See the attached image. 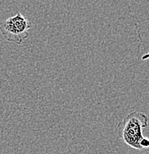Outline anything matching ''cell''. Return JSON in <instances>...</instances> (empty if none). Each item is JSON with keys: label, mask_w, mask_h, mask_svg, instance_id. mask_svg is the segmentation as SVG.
<instances>
[{"label": "cell", "mask_w": 149, "mask_h": 154, "mask_svg": "<svg viewBox=\"0 0 149 154\" xmlns=\"http://www.w3.org/2000/svg\"><path fill=\"white\" fill-rule=\"evenodd\" d=\"M140 146L142 147V149H145V148H148L149 146V142L148 139L144 137L143 139L141 140L140 142Z\"/></svg>", "instance_id": "obj_3"}, {"label": "cell", "mask_w": 149, "mask_h": 154, "mask_svg": "<svg viewBox=\"0 0 149 154\" xmlns=\"http://www.w3.org/2000/svg\"><path fill=\"white\" fill-rule=\"evenodd\" d=\"M0 32L5 39L17 45H21L27 38L17 30L9 18L0 22Z\"/></svg>", "instance_id": "obj_2"}, {"label": "cell", "mask_w": 149, "mask_h": 154, "mask_svg": "<svg viewBox=\"0 0 149 154\" xmlns=\"http://www.w3.org/2000/svg\"><path fill=\"white\" fill-rule=\"evenodd\" d=\"M148 116L134 111L126 116L117 125L118 135L126 144L132 148L141 150L140 142L144 138L142 131L148 126Z\"/></svg>", "instance_id": "obj_1"}]
</instances>
